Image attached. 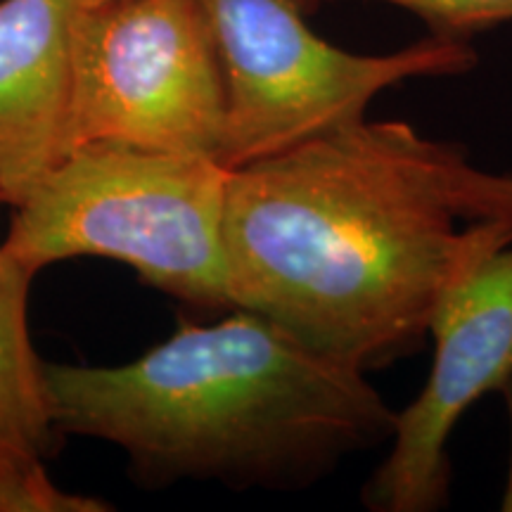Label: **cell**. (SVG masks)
<instances>
[{
    "label": "cell",
    "instance_id": "6da1fadb",
    "mask_svg": "<svg viewBox=\"0 0 512 512\" xmlns=\"http://www.w3.org/2000/svg\"><path fill=\"white\" fill-rule=\"evenodd\" d=\"M465 152L406 121L337 128L230 171V309L283 325L363 373L413 354L441 297L510 221H460L451 171Z\"/></svg>",
    "mask_w": 512,
    "mask_h": 512
},
{
    "label": "cell",
    "instance_id": "30bf717a",
    "mask_svg": "<svg viewBox=\"0 0 512 512\" xmlns=\"http://www.w3.org/2000/svg\"><path fill=\"white\" fill-rule=\"evenodd\" d=\"M451 202L463 221L512 223V176L486 174L460 157L451 171Z\"/></svg>",
    "mask_w": 512,
    "mask_h": 512
},
{
    "label": "cell",
    "instance_id": "52a82bcc",
    "mask_svg": "<svg viewBox=\"0 0 512 512\" xmlns=\"http://www.w3.org/2000/svg\"><path fill=\"white\" fill-rule=\"evenodd\" d=\"M79 0H0V192L19 207L64 155Z\"/></svg>",
    "mask_w": 512,
    "mask_h": 512
},
{
    "label": "cell",
    "instance_id": "8fae6325",
    "mask_svg": "<svg viewBox=\"0 0 512 512\" xmlns=\"http://www.w3.org/2000/svg\"><path fill=\"white\" fill-rule=\"evenodd\" d=\"M503 510H512V472H510L508 486H505V496H503Z\"/></svg>",
    "mask_w": 512,
    "mask_h": 512
},
{
    "label": "cell",
    "instance_id": "8992f818",
    "mask_svg": "<svg viewBox=\"0 0 512 512\" xmlns=\"http://www.w3.org/2000/svg\"><path fill=\"white\" fill-rule=\"evenodd\" d=\"M432 368L396 411L389 451L361 491L373 512H437L451 496L448 441L486 394L512 382V245L496 247L448 287L432 313Z\"/></svg>",
    "mask_w": 512,
    "mask_h": 512
},
{
    "label": "cell",
    "instance_id": "3957f363",
    "mask_svg": "<svg viewBox=\"0 0 512 512\" xmlns=\"http://www.w3.org/2000/svg\"><path fill=\"white\" fill-rule=\"evenodd\" d=\"M219 159L124 143L74 147L15 207L3 247L41 271L102 256L200 309H230Z\"/></svg>",
    "mask_w": 512,
    "mask_h": 512
},
{
    "label": "cell",
    "instance_id": "9c48e42d",
    "mask_svg": "<svg viewBox=\"0 0 512 512\" xmlns=\"http://www.w3.org/2000/svg\"><path fill=\"white\" fill-rule=\"evenodd\" d=\"M328 3V0H318ZM422 19L434 36L470 41V36L512 22V0H377Z\"/></svg>",
    "mask_w": 512,
    "mask_h": 512
},
{
    "label": "cell",
    "instance_id": "7a4b0ae2",
    "mask_svg": "<svg viewBox=\"0 0 512 512\" xmlns=\"http://www.w3.org/2000/svg\"><path fill=\"white\" fill-rule=\"evenodd\" d=\"M57 432L110 441L152 482L302 489L392 439L368 373L247 309L181 320L124 366L46 363Z\"/></svg>",
    "mask_w": 512,
    "mask_h": 512
},
{
    "label": "cell",
    "instance_id": "5b68a950",
    "mask_svg": "<svg viewBox=\"0 0 512 512\" xmlns=\"http://www.w3.org/2000/svg\"><path fill=\"white\" fill-rule=\"evenodd\" d=\"M223 126V69L200 0L79 5L64 155L110 140L219 159Z\"/></svg>",
    "mask_w": 512,
    "mask_h": 512
},
{
    "label": "cell",
    "instance_id": "7c38bea8",
    "mask_svg": "<svg viewBox=\"0 0 512 512\" xmlns=\"http://www.w3.org/2000/svg\"><path fill=\"white\" fill-rule=\"evenodd\" d=\"M98 3H105V0H79V5H83V8H88V5H98Z\"/></svg>",
    "mask_w": 512,
    "mask_h": 512
},
{
    "label": "cell",
    "instance_id": "ba28073f",
    "mask_svg": "<svg viewBox=\"0 0 512 512\" xmlns=\"http://www.w3.org/2000/svg\"><path fill=\"white\" fill-rule=\"evenodd\" d=\"M36 273L0 245V512L110 510L98 498L62 491L48 472L57 427L27 318Z\"/></svg>",
    "mask_w": 512,
    "mask_h": 512
},
{
    "label": "cell",
    "instance_id": "4fadbf2b",
    "mask_svg": "<svg viewBox=\"0 0 512 512\" xmlns=\"http://www.w3.org/2000/svg\"><path fill=\"white\" fill-rule=\"evenodd\" d=\"M5 202V197H3V192H0V204H3Z\"/></svg>",
    "mask_w": 512,
    "mask_h": 512
},
{
    "label": "cell",
    "instance_id": "277c9868",
    "mask_svg": "<svg viewBox=\"0 0 512 512\" xmlns=\"http://www.w3.org/2000/svg\"><path fill=\"white\" fill-rule=\"evenodd\" d=\"M226 86L219 162L230 171L366 119L408 79L477 67L467 41L430 34L387 55L332 46L309 24L318 0H200Z\"/></svg>",
    "mask_w": 512,
    "mask_h": 512
}]
</instances>
